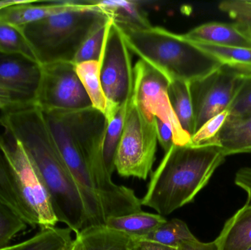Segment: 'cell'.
Returning <instances> with one entry per match:
<instances>
[{
	"instance_id": "cell-1",
	"label": "cell",
	"mask_w": 251,
	"mask_h": 250,
	"mask_svg": "<svg viewBox=\"0 0 251 250\" xmlns=\"http://www.w3.org/2000/svg\"><path fill=\"white\" fill-rule=\"evenodd\" d=\"M0 126L22 145L38 170L58 223L75 233L87 227L86 211L77 186L65 164L38 107L2 112Z\"/></svg>"
},
{
	"instance_id": "cell-2",
	"label": "cell",
	"mask_w": 251,
	"mask_h": 250,
	"mask_svg": "<svg viewBox=\"0 0 251 250\" xmlns=\"http://www.w3.org/2000/svg\"><path fill=\"white\" fill-rule=\"evenodd\" d=\"M225 158L215 145L174 144L152 174L142 206L170 215L194 200Z\"/></svg>"
},
{
	"instance_id": "cell-3",
	"label": "cell",
	"mask_w": 251,
	"mask_h": 250,
	"mask_svg": "<svg viewBox=\"0 0 251 250\" xmlns=\"http://www.w3.org/2000/svg\"><path fill=\"white\" fill-rule=\"evenodd\" d=\"M115 22L128 49L165 75L170 82L178 80L192 83L221 66L218 60L183 35L160 26L140 28Z\"/></svg>"
},
{
	"instance_id": "cell-4",
	"label": "cell",
	"mask_w": 251,
	"mask_h": 250,
	"mask_svg": "<svg viewBox=\"0 0 251 250\" xmlns=\"http://www.w3.org/2000/svg\"><path fill=\"white\" fill-rule=\"evenodd\" d=\"M111 19L91 1L19 27L37 63H72L88 37Z\"/></svg>"
},
{
	"instance_id": "cell-5",
	"label": "cell",
	"mask_w": 251,
	"mask_h": 250,
	"mask_svg": "<svg viewBox=\"0 0 251 250\" xmlns=\"http://www.w3.org/2000/svg\"><path fill=\"white\" fill-rule=\"evenodd\" d=\"M66 114L98 189L106 220L143 211L141 200L134 191L115 183L106 168L103 158V139L107 126L104 114L93 107Z\"/></svg>"
},
{
	"instance_id": "cell-6",
	"label": "cell",
	"mask_w": 251,
	"mask_h": 250,
	"mask_svg": "<svg viewBox=\"0 0 251 250\" xmlns=\"http://www.w3.org/2000/svg\"><path fill=\"white\" fill-rule=\"evenodd\" d=\"M157 142L154 117L146 114L131 96L127 103L123 133L115 159L119 176L146 181L156 159Z\"/></svg>"
},
{
	"instance_id": "cell-7",
	"label": "cell",
	"mask_w": 251,
	"mask_h": 250,
	"mask_svg": "<svg viewBox=\"0 0 251 250\" xmlns=\"http://www.w3.org/2000/svg\"><path fill=\"white\" fill-rule=\"evenodd\" d=\"M0 142L8 159L19 197L32 227H56L57 221L44 182L22 145L7 132L1 133Z\"/></svg>"
},
{
	"instance_id": "cell-8",
	"label": "cell",
	"mask_w": 251,
	"mask_h": 250,
	"mask_svg": "<svg viewBox=\"0 0 251 250\" xmlns=\"http://www.w3.org/2000/svg\"><path fill=\"white\" fill-rule=\"evenodd\" d=\"M43 113V112H42ZM57 149L72 174L86 211L88 226L105 225L98 189L79 149L66 113H43Z\"/></svg>"
},
{
	"instance_id": "cell-9",
	"label": "cell",
	"mask_w": 251,
	"mask_h": 250,
	"mask_svg": "<svg viewBox=\"0 0 251 250\" xmlns=\"http://www.w3.org/2000/svg\"><path fill=\"white\" fill-rule=\"evenodd\" d=\"M130 50L118 25L110 19L100 62V74L107 100L106 119L128 102L134 91V68Z\"/></svg>"
},
{
	"instance_id": "cell-10",
	"label": "cell",
	"mask_w": 251,
	"mask_h": 250,
	"mask_svg": "<svg viewBox=\"0 0 251 250\" xmlns=\"http://www.w3.org/2000/svg\"><path fill=\"white\" fill-rule=\"evenodd\" d=\"M36 107L43 113H71L92 107L73 63L41 66Z\"/></svg>"
},
{
	"instance_id": "cell-11",
	"label": "cell",
	"mask_w": 251,
	"mask_h": 250,
	"mask_svg": "<svg viewBox=\"0 0 251 250\" xmlns=\"http://www.w3.org/2000/svg\"><path fill=\"white\" fill-rule=\"evenodd\" d=\"M169 82L165 75L140 60L134 67L133 99L146 114L160 119L171 128L175 145H191V136L183 130L171 107Z\"/></svg>"
},
{
	"instance_id": "cell-12",
	"label": "cell",
	"mask_w": 251,
	"mask_h": 250,
	"mask_svg": "<svg viewBox=\"0 0 251 250\" xmlns=\"http://www.w3.org/2000/svg\"><path fill=\"white\" fill-rule=\"evenodd\" d=\"M246 73L221 65L190 83L196 132L209 119L228 110Z\"/></svg>"
},
{
	"instance_id": "cell-13",
	"label": "cell",
	"mask_w": 251,
	"mask_h": 250,
	"mask_svg": "<svg viewBox=\"0 0 251 250\" xmlns=\"http://www.w3.org/2000/svg\"><path fill=\"white\" fill-rule=\"evenodd\" d=\"M42 67L23 56L0 54V101L6 112L36 107Z\"/></svg>"
},
{
	"instance_id": "cell-14",
	"label": "cell",
	"mask_w": 251,
	"mask_h": 250,
	"mask_svg": "<svg viewBox=\"0 0 251 250\" xmlns=\"http://www.w3.org/2000/svg\"><path fill=\"white\" fill-rule=\"evenodd\" d=\"M183 35L193 42L251 48V32L241 22H209L196 26Z\"/></svg>"
},
{
	"instance_id": "cell-15",
	"label": "cell",
	"mask_w": 251,
	"mask_h": 250,
	"mask_svg": "<svg viewBox=\"0 0 251 250\" xmlns=\"http://www.w3.org/2000/svg\"><path fill=\"white\" fill-rule=\"evenodd\" d=\"M38 1L28 0L22 4L2 9L0 10V21L19 28L82 4V1H44L37 4Z\"/></svg>"
},
{
	"instance_id": "cell-16",
	"label": "cell",
	"mask_w": 251,
	"mask_h": 250,
	"mask_svg": "<svg viewBox=\"0 0 251 250\" xmlns=\"http://www.w3.org/2000/svg\"><path fill=\"white\" fill-rule=\"evenodd\" d=\"M131 239L105 225L88 226L76 233L73 250H128Z\"/></svg>"
},
{
	"instance_id": "cell-17",
	"label": "cell",
	"mask_w": 251,
	"mask_h": 250,
	"mask_svg": "<svg viewBox=\"0 0 251 250\" xmlns=\"http://www.w3.org/2000/svg\"><path fill=\"white\" fill-rule=\"evenodd\" d=\"M218 145L225 157L251 152V113L228 116L218 136Z\"/></svg>"
},
{
	"instance_id": "cell-18",
	"label": "cell",
	"mask_w": 251,
	"mask_h": 250,
	"mask_svg": "<svg viewBox=\"0 0 251 250\" xmlns=\"http://www.w3.org/2000/svg\"><path fill=\"white\" fill-rule=\"evenodd\" d=\"M215 240L220 250H247L251 248V207L243 206L226 223Z\"/></svg>"
},
{
	"instance_id": "cell-19",
	"label": "cell",
	"mask_w": 251,
	"mask_h": 250,
	"mask_svg": "<svg viewBox=\"0 0 251 250\" xmlns=\"http://www.w3.org/2000/svg\"><path fill=\"white\" fill-rule=\"evenodd\" d=\"M167 221L163 216L142 211L126 215L109 217L106 220L105 226L131 237L141 239Z\"/></svg>"
},
{
	"instance_id": "cell-20",
	"label": "cell",
	"mask_w": 251,
	"mask_h": 250,
	"mask_svg": "<svg viewBox=\"0 0 251 250\" xmlns=\"http://www.w3.org/2000/svg\"><path fill=\"white\" fill-rule=\"evenodd\" d=\"M168 93L171 107L181 128L192 137L196 133V126L190 83L184 81H171Z\"/></svg>"
},
{
	"instance_id": "cell-21",
	"label": "cell",
	"mask_w": 251,
	"mask_h": 250,
	"mask_svg": "<svg viewBox=\"0 0 251 250\" xmlns=\"http://www.w3.org/2000/svg\"><path fill=\"white\" fill-rule=\"evenodd\" d=\"M91 2L118 23L140 28L151 26L147 16L140 8L138 1L105 0Z\"/></svg>"
},
{
	"instance_id": "cell-22",
	"label": "cell",
	"mask_w": 251,
	"mask_h": 250,
	"mask_svg": "<svg viewBox=\"0 0 251 250\" xmlns=\"http://www.w3.org/2000/svg\"><path fill=\"white\" fill-rule=\"evenodd\" d=\"M127 103L121 105L116 113L107 119L103 139V158L107 172L111 176L116 170L115 159L123 133Z\"/></svg>"
},
{
	"instance_id": "cell-23",
	"label": "cell",
	"mask_w": 251,
	"mask_h": 250,
	"mask_svg": "<svg viewBox=\"0 0 251 250\" xmlns=\"http://www.w3.org/2000/svg\"><path fill=\"white\" fill-rule=\"evenodd\" d=\"M75 66L78 77L91 100L92 107L105 114L107 100L100 79V63L97 61L85 62Z\"/></svg>"
},
{
	"instance_id": "cell-24",
	"label": "cell",
	"mask_w": 251,
	"mask_h": 250,
	"mask_svg": "<svg viewBox=\"0 0 251 250\" xmlns=\"http://www.w3.org/2000/svg\"><path fill=\"white\" fill-rule=\"evenodd\" d=\"M191 42L218 60L221 65L237 69L243 73H251V48Z\"/></svg>"
},
{
	"instance_id": "cell-25",
	"label": "cell",
	"mask_w": 251,
	"mask_h": 250,
	"mask_svg": "<svg viewBox=\"0 0 251 250\" xmlns=\"http://www.w3.org/2000/svg\"><path fill=\"white\" fill-rule=\"evenodd\" d=\"M142 240L159 244L169 248H178L181 244L196 240L187 225L179 219H172L152 231Z\"/></svg>"
},
{
	"instance_id": "cell-26",
	"label": "cell",
	"mask_w": 251,
	"mask_h": 250,
	"mask_svg": "<svg viewBox=\"0 0 251 250\" xmlns=\"http://www.w3.org/2000/svg\"><path fill=\"white\" fill-rule=\"evenodd\" d=\"M72 232L69 227L41 229L33 237L19 243L16 250H60L73 242Z\"/></svg>"
},
{
	"instance_id": "cell-27",
	"label": "cell",
	"mask_w": 251,
	"mask_h": 250,
	"mask_svg": "<svg viewBox=\"0 0 251 250\" xmlns=\"http://www.w3.org/2000/svg\"><path fill=\"white\" fill-rule=\"evenodd\" d=\"M1 133L0 132V137ZM0 198L16 210L26 222V215L22 205L8 159L0 142ZM28 225V224H27Z\"/></svg>"
},
{
	"instance_id": "cell-28",
	"label": "cell",
	"mask_w": 251,
	"mask_h": 250,
	"mask_svg": "<svg viewBox=\"0 0 251 250\" xmlns=\"http://www.w3.org/2000/svg\"><path fill=\"white\" fill-rule=\"evenodd\" d=\"M0 54L23 56L36 61L19 28L0 21Z\"/></svg>"
},
{
	"instance_id": "cell-29",
	"label": "cell",
	"mask_w": 251,
	"mask_h": 250,
	"mask_svg": "<svg viewBox=\"0 0 251 250\" xmlns=\"http://www.w3.org/2000/svg\"><path fill=\"white\" fill-rule=\"evenodd\" d=\"M27 226L20 214L0 198V250L9 247L10 241Z\"/></svg>"
},
{
	"instance_id": "cell-30",
	"label": "cell",
	"mask_w": 251,
	"mask_h": 250,
	"mask_svg": "<svg viewBox=\"0 0 251 250\" xmlns=\"http://www.w3.org/2000/svg\"><path fill=\"white\" fill-rule=\"evenodd\" d=\"M111 19L96 28L95 30L85 40L74 58L72 62L74 64L77 65L85 62H100L107 26Z\"/></svg>"
},
{
	"instance_id": "cell-31",
	"label": "cell",
	"mask_w": 251,
	"mask_h": 250,
	"mask_svg": "<svg viewBox=\"0 0 251 250\" xmlns=\"http://www.w3.org/2000/svg\"><path fill=\"white\" fill-rule=\"evenodd\" d=\"M229 116L228 110L217 114L206 122L191 137V145H218V136L224 123Z\"/></svg>"
},
{
	"instance_id": "cell-32",
	"label": "cell",
	"mask_w": 251,
	"mask_h": 250,
	"mask_svg": "<svg viewBox=\"0 0 251 250\" xmlns=\"http://www.w3.org/2000/svg\"><path fill=\"white\" fill-rule=\"evenodd\" d=\"M229 116L237 117L251 113V73L243 76L241 84L228 108Z\"/></svg>"
},
{
	"instance_id": "cell-33",
	"label": "cell",
	"mask_w": 251,
	"mask_h": 250,
	"mask_svg": "<svg viewBox=\"0 0 251 250\" xmlns=\"http://www.w3.org/2000/svg\"><path fill=\"white\" fill-rule=\"evenodd\" d=\"M220 10L226 13L235 22H241L251 32V0H228L221 1Z\"/></svg>"
},
{
	"instance_id": "cell-34",
	"label": "cell",
	"mask_w": 251,
	"mask_h": 250,
	"mask_svg": "<svg viewBox=\"0 0 251 250\" xmlns=\"http://www.w3.org/2000/svg\"><path fill=\"white\" fill-rule=\"evenodd\" d=\"M156 135L158 142L167 152L174 145V135L171 128L162 121L160 119L155 117Z\"/></svg>"
},
{
	"instance_id": "cell-35",
	"label": "cell",
	"mask_w": 251,
	"mask_h": 250,
	"mask_svg": "<svg viewBox=\"0 0 251 250\" xmlns=\"http://www.w3.org/2000/svg\"><path fill=\"white\" fill-rule=\"evenodd\" d=\"M234 182L237 186L247 192L248 200L244 206L251 207V167H243L239 170Z\"/></svg>"
},
{
	"instance_id": "cell-36",
	"label": "cell",
	"mask_w": 251,
	"mask_h": 250,
	"mask_svg": "<svg viewBox=\"0 0 251 250\" xmlns=\"http://www.w3.org/2000/svg\"><path fill=\"white\" fill-rule=\"evenodd\" d=\"M128 250H178V249L131 237L128 245Z\"/></svg>"
},
{
	"instance_id": "cell-37",
	"label": "cell",
	"mask_w": 251,
	"mask_h": 250,
	"mask_svg": "<svg viewBox=\"0 0 251 250\" xmlns=\"http://www.w3.org/2000/svg\"><path fill=\"white\" fill-rule=\"evenodd\" d=\"M177 249L178 250H220V248L216 240L205 243L196 239L194 241L181 244Z\"/></svg>"
},
{
	"instance_id": "cell-38",
	"label": "cell",
	"mask_w": 251,
	"mask_h": 250,
	"mask_svg": "<svg viewBox=\"0 0 251 250\" xmlns=\"http://www.w3.org/2000/svg\"><path fill=\"white\" fill-rule=\"evenodd\" d=\"M28 0H0V10L10 6L16 5V4H22L26 2Z\"/></svg>"
},
{
	"instance_id": "cell-39",
	"label": "cell",
	"mask_w": 251,
	"mask_h": 250,
	"mask_svg": "<svg viewBox=\"0 0 251 250\" xmlns=\"http://www.w3.org/2000/svg\"><path fill=\"white\" fill-rule=\"evenodd\" d=\"M19 244H16V245H11V246L7 247V248H4V249L1 250H16L19 248Z\"/></svg>"
},
{
	"instance_id": "cell-40",
	"label": "cell",
	"mask_w": 251,
	"mask_h": 250,
	"mask_svg": "<svg viewBox=\"0 0 251 250\" xmlns=\"http://www.w3.org/2000/svg\"><path fill=\"white\" fill-rule=\"evenodd\" d=\"M7 110V109L6 106L1 101H0V111H1V113H2V112H6Z\"/></svg>"
},
{
	"instance_id": "cell-41",
	"label": "cell",
	"mask_w": 251,
	"mask_h": 250,
	"mask_svg": "<svg viewBox=\"0 0 251 250\" xmlns=\"http://www.w3.org/2000/svg\"><path fill=\"white\" fill-rule=\"evenodd\" d=\"M74 248V240L72 242V243L71 245H69V246L66 247V248H63V249L60 250H73Z\"/></svg>"
},
{
	"instance_id": "cell-42",
	"label": "cell",
	"mask_w": 251,
	"mask_h": 250,
	"mask_svg": "<svg viewBox=\"0 0 251 250\" xmlns=\"http://www.w3.org/2000/svg\"><path fill=\"white\" fill-rule=\"evenodd\" d=\"M247 250H251V248H249V249H248Z\"/></svg>"
}]
</instances>
